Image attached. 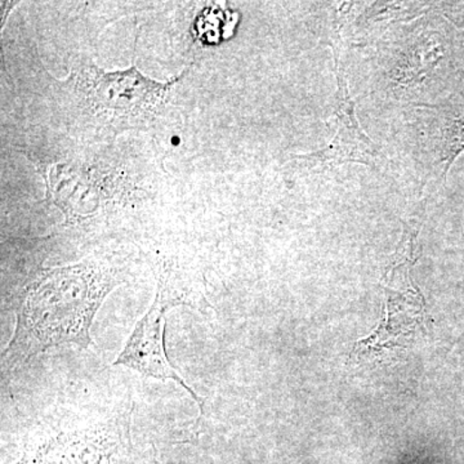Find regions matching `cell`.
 Here are the masks:
<instances>
[{"label": "cell", "mask_w": 464, "mask_h": 464, "mask_svg": "<svg viewBox=\"0 0 464 464\" xmlns=\"http://www.w3.org/2000/svg\"><path fill=\"white\" fill-rule=\"evenodd\" d=\"M179 81H152L134 65L123 72H108L88 63L72 69L65 85L88 127L119 132L154 121Z\"/></svg>", "instance_id": "cell-2"}, {"label": "cell", "mask_w": 464, "mask_h": 464, "mask_svg": "<svg viewBox=\"0 0 464 464\" xmlns=\"http://www.w3.org/2000/svg\"><path fill=\"white\" fill-rule=\"evenodd\" d=\"M14 5H16L14 2H2V9H5V12L2 11V29L5 27V20H7L9 9L14 8Z\"/></svg>", "instance_id": "cell-6"}, {"label": "cell", "mask_w": 464, "mask_h": 464, "mask_svg": "<svg viewBox=\"0 0 464 464\" xmlns=\"http://www.w3.org/2000/svg\"><path fill=\"white\" fill-rule=\"evenodd\" d=\"M179 304L164 293L157 292L148 313L134 326L132 334L119 353L114 365L127 366L143 377L173 381L190 393L203 411V400L182 380L170 364L166 348V314Z\"/></svg>", "instance_id": "cell-4"}, {"label": "cell", "mask_w": 464, "mask_h": 464, "mask_svg": "<svg viewBox=\"0 0 464 464\" xmlns=\"http://www.w3.org/2000/svg\"><path fill=\"white\" fill-rule=\"evenodd\" d=\"M121 282V270L101 258L42 270L18 304L5 362L24 364L61 344L90 348L94 316Z\"/></svg>", "instance_id": "cell-1"}, {"label": "cell", "mask_w": 464, "mask_h": 464, "mask_svg": "<svg viewBox=\"0 0 464 464\" xmlns=\"http://www.w3.org/2000/svg\"><path fill=\"white\" fill-rule=\"evenodd\" d=\"M454 119L456 121H449L444 132V152L441 159L447 164V172L458 152L464 149V115Z\"/></svg>", "instance_id": "cell-5"}, {"label": "cell", "mask_w": 464, "mask_h": 464, "mask_svg": "<svg viewBox=\"0 0 464 464\" xmlns=\"http://www.w3.org/2000/svg\"><path fill=\"white\" fill-rule=\"evenodd\" d=\"M334 52L335 75H337V99L332 121L335 125V134L325 148L311 154L298 157L310 167L341 166L346 163H360L382 169L386 166V158L381 149L362 130L357 121L355 102L348 88L346 70L341 63L340 41L333 44Z\"/></svg>", "instance_id": "cell-3"}]
</instances>
